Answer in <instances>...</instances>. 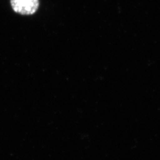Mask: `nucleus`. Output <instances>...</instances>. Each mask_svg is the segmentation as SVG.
I'll list each match as a JSON object with an SVG mask.
<instances>
[{
    "label": "nucleus",
    "mask_w": 160,
    "mask_h": 160,
    "mask_svg": "<svg viewBox=\"0 0 160 160\" xmlns=\"http://www.w3.org/2000/svg\"><path fill=\"white\" fill-rule=\"evenodd\" d=\"M13 11L23 16H30L36 13L39 6V0H10Z\"/></svg>",
    "instance_id": "1"
}]
</instances>
